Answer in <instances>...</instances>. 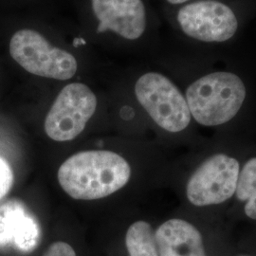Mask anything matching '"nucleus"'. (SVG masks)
I'll return each instance as SVG.
<instances>
[{"instance_id":"obj_1","label":"nucleus","mask_w":256,"mask_h":256,"mask_svg":"<svg viewBox=\"0 0 256 256\" xmlns=\"http://www.w3.org/2000/svg\"><path fill=\"white\" fill-rule=\"evenodd\" d=\"M131 167L119 154L106 150L79 152L66 160L57 178L62 189L79 200H100L128 184Z\"/></svg>"},{"instance_id":"obj_2","label":"nucleus","mask_w":256,"mask_h":256,"mask_svg":"<svg viewBox=\"0 0 256 256\" xmlns=\"http://www.w3.org/2000/svg\"><path fill=\"white\" fill-rule=\"evenodd\" d=\"M246 98V88L238 75L214 72L200 78L188 88L186 101L194 120L216 126L232 119Z\"/></svg>"},{"instance_id":"obj_3","label":"nucleus","mask_w":256,"mask_h":256,"mask_svg":"<svg viewBox=\"0 0 256 256\" xmlns=\"http://www.w3.org/2000/svg\"><path fill=\"white\" fill-rule=\"evenodd\" d=\"M12 58L28 74L66 81L78 70L74 54L48 41L39 32L23 28L14 34L9 45Z\"/></svg>"},{"instance_id":"obj_4","label":"nucleus","mask_w":256,"mask_h":256,"mask_svg":"<svg viewBox=\"0 0 256 256\" xmlns=\"http://www.w3.org/2000/svg\"><path fill=\"white\" fill-rule=\"evenodd\" d=\"M135 94L156 124L176 133L190 124L191 113L182 92L162 74L148 72L138 79Z\"/></svg>"},{"instance_id":"obj_5","label":"nucleus","mask_w":256,"mask_h":256,"mask_svg":"<svg viewBox=\"0 0 256 256\" xmlns=\"http://www.w3.org/2000/svg\"><path fill=\"white\" fill-rule=\"evenodd\" d=\"M97 108L94 92L84 84L72 82L58 94L45 119V132L55 142L78 137Z\"/></svg>"},{"instance_id":"obj_6","label":"nucleus","mask_w":256,"mask_h":256,"mask_svg":"<svg viewBox=\"0 0 256 256\" xmlns=\"http://www.w3.org/2000/svg\"><path fill=\"white\" fill-rule=\"evenodd\" d=\"M239 162L225 154H216L205 160L187 183L186 194L194 206L223 203L236 190Z\"/></svg>"},{"instance_id":"obj_7","label":"nucleus","mask_w":256,"mask_h":256,"mask_svg":"<svg viewBox=\"0 0 256 256\" xmlns=\"http://www.w3.org/2000/svg\"><path fill=\"white\" fill-rule=\"evenodd\" d=\"M178 21L185 34L203 42H225L234 36L238 28L232 9L214 0L184 6L178 12Z\"/></svg>"},{"instance_id":"obj_8","label":"nucleus","mask_w":256,"mask_h":256,"mask_svg":"<svg viewBox=\"0 0 256 256\" xmlns=\"http://www.w3.org/2000/svg\"><path fill=\"white\" fill-rule=\"evenodd\" d=\"M97 32H113L126 40H137L146 28L142 0H90Z\"/></svg>"},{"instance_id":"obj_9","label":"nucleus","mask_w":256,"mask_h":256,"mask_svg":"<svg viewBox=\"0 0 256 256\" xmlns=\"http://www.w3.org/2000/svg\"><path fill=\"white\" fill-rule=\"evenodd\" d=\"M40 230L36 220L18 202L0 205V248L12 247L28 252L36 247Z\"/></svg>"},{"instance_id":"obj_10","label":"nucleus","mask_w":256,"mask_h":256,"mask_svg":"<svg viewBox=\"0 0 256 256\" xmlns=\"http://www.w3.org/2000/svg\"><path fill=\"white\" fill-rule=\"evenodd\" d=\"M158 256H206L198 230L182 220H168L155 232Z\"/></svg>"},{"instance_id":"obj_11","label":"nucleus","mask_w":256,"mask_h":256,"mask_svg":"<svg viewBox=\"0 0 256 256\" xmlns=\"http://www.w3.org/2000/svg\"><path fill=\"white\" fill-rule=\"evenodd\" d=\"M126 245L130 256H158L155 232L146 221H137L128 228Z\"/></svg>"},{"instance_id":"obj_12","label":"nucleus","mask_w":256,"mask_h":256,"mask_svg":"<svg viewBox=\"0 0 256 256\" xmlns=\"http://www.w3.org/2000/svg\"><path fill=\"white\" fill-rule=\"evenodd\" d=\"M236 194L238 200L246 202L248 216L256 220V158L248 160L239 173Z\"/></svg>"},{"instance_id":"obj_13","label":"nucleus","mask_w":256,"mask_h":256,"mask_svg":"<svg viewBox=\"0 0 256 256\" xmlns=\"http://www.w3.org/2000/svg\"><path fill=\"white\" fill-rule=\"evenodd\" d=\"M14 184V173L9 164L0 156V200L10 192Z\"/></svg>"},{"instance_id":"obj_14","label":"nucleus","mask_w":256,"mask_h":256,"mask_svg":"<svg viewBox=\"0 0 256 256\" xmlns=\"http://www.w3.org/2000/svg\"><path fill=\"white\" fill-rule=\"evenodd\" d=\"M44 256H76V254L70 245L59 241L52 244Z\"/></svg>"},{"instance_id":"obj_15","label":"nucleus","mask_w":256,"mask_h":256,"mask_svg":"<svg viewBox=\"0 0 256 256\" xmlns=\"http://www.w3.org/2000/svg\"><path fill=\"white\" fill-rule=\"evenodd\" d=\"M170 4H173V5H176V4H182V3H184V2H186V1H188V0H167Z\"/></svg>"}]
</instances>
